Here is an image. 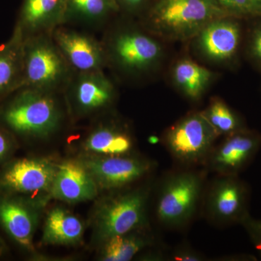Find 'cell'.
Listing matches in <instances>:
<instances>
[{"label":"cell","instance_id":"ba28073f","mask_svg":"<svg viewBox=\"0 0 261 261\" xmlns=\"http://www.w3.org/2000/svg\"><path fill=\"white\" fill-rule=\"evenodd\" d=\"M90 173L99 191L117 192L128 188L152 171L149 160L128 155L80 154L77 158Z\"/></svg>","mask_w":261,"mask_h":261},{"label":"cell","instance_id":"e0dca14e","mask_svg":"<svg viewBox=\"0 0 261 261\" xmlns=\"http://www.w3.org/2000/svg\"><path fill=\"white\" fill-rule=\"evenodd\" d=\"M255 135L237 130L211 151L210 166L221 176H233L255 153L258 146Z\"/></svg>","mask_w":261,"mask_h":261},{"label":"cell","instance_id":"8fae6325","mask_svg":"<svg viewBox=\"0 0 261 261\" xmlns=\"http://www.w3.org/2000/svg\"><path fill=\"white\" fill-rule=\"evenodd\" d=\"M48 202L0 192V226L28 253L36 252L34 235Z\"/></svg>","mask_w":261,"mask_h":261},{"label":"cell","instance_id":"d6986e66","mask_svg":"<svg viewBox=\"0 0 261 261\" xmlns=\"http://www.w3.org/2000/svg\"><path fill=\"white\" fill-rule=\"evenodd\" d=\"M245 190L233 176H221L211 188L207 209L213 219L230 222L241 216L245 206Z\"/></svg>","mask_w":261,"mask_h":261},{"label":"cell","instance_id":"52a82bcc","mask_svg":"<svg viewBox=\"0 0 261 261\" xmlns=\"http://www.w3.org/2000/svg\"><path fill=\"white\" fill-rule=\"evenodd\" d=\"M58 163L46 157L10 159L0 168V192L49 201Z\"/></svg>","mask_w":261,"mask_h":261},{"label":"cell","instance_id":"8992f818","mask_svg":"<svg viewBox=\"0 0 261 261\" xmlns=\"http://www.w3.org/2000/svg\"><path fill=\"white\" fill-rule=\"evenodd\" d=\"M73 123L95 119L111 112L118 97L114 83L101 71L74 73L64 92Z\"/></svg>","mask_w":261,"mask_h":261},{"label":"cell","instance_id":"2e32d148","mask_svg":"<svg viewBox=\"0 0 261 261\" xmlns=\"http://www.w3.org/2000/svg\"><path fill=\"white\" fill-rule=\"evenodd\" d=\"M199 50L215 62L231 59L238 50L240 30L238 23L221 18L205 25L196 36Z\"/></svg>","mask_w":261,"mask_h":261},{"label":"cell","instance_id":"9c48e42d","mask_svg":"<svg viewBox=\"0 0 261 261\" xmlns=\"http://www.w3.org/2000/svg\"><path fill=\"white\" fill-rule=\"evenodd\" d=\"M202 187L200 175L191 171L177 173L166 180L156 206L159 221L171 227L188 222L195 213Z\"/></svg>","mask_w":261,"mask_h":261},{"label":"cell","instance_id":"44dd1931","mask_svg":"<svg viewBox=\"0 0 261 261\" xmlns=\"http://www.w3.org/2000/svg\"><path fill=\"white\" fill-rule=\"evenodd\" d=\"M83 221L68 209L57 206L49 210L43 226L44 245L75 246L83 242Z\"/></svg>","mask_w":261,"mask_h":261},{"label":"cell","instance_id":"f546056e","mask_svg":"<svg viewBox=\"0 0 261 261\" xmlns=\"http://www.w3.org/2000/svg\"><path fill=\"white\" fill-rule=\"evenodd\" d=\"M175 260L180 261H197L200 260L201 257L195 252L190 251H181L178 252L174 256Z\"/></svg>","mask_w":261,"mask_h":261},{"label":"cell","instance_id":"6da1fadb","mask_svg":"<svg viewBox=\"0 0 261 261\" xmlns=\"http://www.w3.org/2000/svg\"><path fill=\"white\" fill-rule=\"evenodd\" d=\"M68 124L63 93L23 87L0 102V126L16 140H51Z\"/></svg>","mask_w":261,"mask_h":261},{"label":"cell","instance_id":"83f0119b","mask_svg":"<svg viewBox=\"0 0 261 261\" xmlns=\"http://www.w3.org/2000/svg\"><path fill=\"white\" fill-rule=\"evenodd\" d=\"M244 223L246 224L247 228L250 231L257 250L261 251V221L247 219Z\"/></svg>","mask_w":261,"mask_h":261},{"label":"cell","instance_id":"9a60e30c","mask_svg":"<svg viewBox=\"0 0 261 261\" xmlns=\"http://www.w3.org/2000/svg\"><path fill=\"white\" fill-rule=\"evenodd\" d=\"M66 0H22L14 28L24 39L51 34L63 25Z\"/></svg>","mask_w":261,"mask_h":261},{"label":"cell","instance_id":"7a4b0ae2","mask_svg":"<svg viewBox=\"0 0 261 261\" xmlns=\"http://www.w3.org/2000/svg\"><path fill=\"white\" fill-rule=\"evenodd\" d=\"M115 19L102 31L101 38L107 68L126 79L142 78L159 65L162 46L140 23H122Z\"/></svg>","mask_w":261,"mask_h":261},{"label":"cell","instance_id":"7c38bea8","mask_svg":"<svg viewBox=\"0 0 261 261\" xmlns=\"http://www.w3.org/2000/svg\"><path fill=\"white\" fill-rule=\"evenodd\" d=\"M51 35L74 73L101 71L107 68L102 40L92 33L62 25L55 29Z\"/></svg>","mask_w":261,"mask_h":261},{"label":"cell","instance_id":"f1b7e54d","mask_svg":"<svg viewBox=\"0 0 261 261\" xmlns=\"http://www.w3.org/2000/svg\"><path fill=\"white\" fill-rule=\"evenodd\" d=\"M252 51L254 56L261 61V29L255 33L252 38Z\"/></svg>","mask_w":261,"mask_h":261},{"label":"cell","instance_id":"d4e9b609","mask_svg":"<svg viewBox=\"0 0 261 261\" xmlns=\"http://www.w3.org/2000/svg\"><path fill=\"white\" fill-rule=\"evenodd\" d=\"M225 9L238 13H254L261 9V0H215Z\"/></svg>","mask_w":261,"mask_h":261},{"label":"cell","instance_id":"4dcf8cb0","mask_svg":"<svg viewBox=\"0 0 261 261\" xmlns=\"http://www.w3.org/2000/svg\"><path fill=\"white\" fill-rule=\"evenodd\" d=\"M7 251V246L5 245V243L4 240H3V238L0 237V257L3 256V255Z\"/></svg>","mask_w":261,"mask_h":261},{"label":"cell","instance_id":"277c9868","mask_svg":"<svg viewBox=\"0 0 261 261\" xmlns=\"http://www.w3.org/2000/svg\"><path fill=\"white\" fill-rule=\"evenodd\" d=\"M149 186L113 192L97 201L91 217L92 241L100 245L116 235L147 229Z\"/></svg>","mask_w":261,"mask_h":261},{"label":"cell","instance_id":"5b68a950","mask_svg":"<svg viewBox=\"0 0 261 261\" xmlns=\"http://www.w3.org/2000/svg\"><path fill=\"white\" fill-rule=\"evenodd\" d=\"M23 87L63 93L74 72L67 63L51 34L24 39Z\"/></svg>","mask_w":261,"mask_h":261},{"label":"cell","instance_id":"30bf717a","mask_svg":"<svg viewBox=\"0 0 261 261\" xmlns=\"http://www.w3.org/2000/svg\"><path fill=\"white\" fill-rule=\"evenodd\" d=\"M217 132L202 113L185 117L166 133L165 142L169 152L180 162L192 164L209 157Z\"/></svg>","mask_w":261,"mask_h":261},{"label":"cell","instance_id":"ac0fdd59","mask_svg":"<svg viewBox=\"0 0 261 261\" xmlns=\"http://www.w3.org/2000/svg\"><path fill=\"white\" fill-rule=\"evenodd\" d=\"M119 13L115 0H66L63 25L103 31Z\"/></svg>","mask_w":261,"mask_h":261},{"label":"cell","instance_id":"4fadbf2b","mask_svg":"<svg viewBox=\"0 0 261 261\" xmlns=\"http://www.w3.org/2000/svg\"><path fill=\"white\" fill-rule=\"evenodd\" d=\"M81 147L82 154L128 155L133 151L134 140L127 125L111 111L91 121Z\"/></svg>","mask_w":261,"mask_h":261},{"label":"cell","instance_id":"cb8c5ba5","mask_svg":"<svg viewBox=\"0 0 261 261\" xmlns=\"http://www.w3.org/2000/svg\"><path fill=\"white\" fill-rule=\"evenodd\" d=\"M202 113L219 135H229L239 130L238 118L221 99L214 98Z\"/></svg>","mask_w":261,"mask_h":261},{"label":"cell","instance_id":"3957f363","mask_svg":"<svg viewBox=\"0 0 261 261\" xmlns=\"http://www.w3.org/2000/svg\"><path fill=\"white\" fill-rule=\"evenodd\" d=\"M225 13L215 0H159L140 24L154 36L185 40Z\"/></svg>","mask_w":261,"mask_h":261},{"label":"cell","instance_id":"7402d4cb","mask_svg":"<svg viewBox=\"0 0 261 261\" xmlns=\"http://www.w3.org/2000/svg\"><path fill=\"white\" fill-rule=\"evenodd\" d=\"M150 241V238L145 233V229L113 236L98 245V260H130L137 253L148 246Z\"/></svg>","mask_w":261,"mask_h":261},{"label":"cell","instance_id":"4316f807","mask_svg":"<svg viewBox=\"0 0 261 261\" xmlns=\"http://www.w3.org/2000/svg\"><path fill=\"white\" fill-rule=\"evenodd\" d=\"M119 8L120 13L124 10L128 14L135 15L140 13L147 0H115Z\"/></svg>","mask_w":261,"mask_h":261},{"label":"cell","instance_id":"5bb4252c","mask_svg":"<svg viewBox=\"0 0 261 261\" xmlns=\"http://www.w3.org/2000/svg\"><path fill=\"white\" fill-rule=\"evenodd\" d=\"M99 192L93 178L77 158L58 163L51 189V199L77 204L94 200Z\"/></svg>","mask_w":261,"mask_h":261},{"label":"cell","instance_id":"ffe728a7","mask_svg":"<svg viewBox=\"0 0 261 261\" xmlns=\"http://www.w3.org/2000/svg\"><path fill=\"white\" fill-rule=\"evenodd\" d=\"M23 39L17 29L0 44V102L23 87Z\"/></svg>","mask_w":261,"mask_h":261},{"label":"cell","instance_id":"603a6c76","mask_svg":"<svg viewBox=\"0 0 261 261\" xmlns=\"http://www.w3.org/2000/svg\"><path fill=\"white\" fill-rule=\"evenodd\" d=\"M213 78L212 73L189 59L179 61L173 70V79L178 89L187 97L199 99Z\"/></svg>","mask_w":261,"mask_h":261},{"label":"cell","instance_id":"484cf974","mask_svg":"<svg viewBox=\"0 0 261 261\" xmlns=\"http://www.w3.org/2000/svg\"><path fill=\"white\" fill-rule=\"evenodd\" d=\"M16 147L15 137L0 126V168L11 159Z\"/></svg>","mask_w":261,"mask_h":261}]
</instances>
